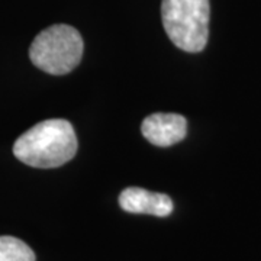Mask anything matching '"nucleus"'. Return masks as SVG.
<instances>
[{
	"mask_svg": "<svg viewBox=\"0 0 261 261\" xmlns=\"http://www.w3.org/2000/svg\"><path fill=\"white\" fill-rule=\"evenodd\" d=\"M141 132L152 145L170 147L185 140L187 121L177 113H152L142 121Z\"/></svg>",
	"mask_w": 261,
	"mask_h": 261,
	"instance_id": "nucleus-4",
	"label": "nucleus"
},
{
	"mask_svg": "<svg viewBox=\"0 0 261 261\" xmlns=\"http://www.w3.org/2000/svg\"><path fill=\"white\" fill-rule=\"evenodd\" d=\"M0 261H35V252L22 240L3 235L0 237Z\"/></svg>",
	"mask_w": 261,
	"mask_h": 261,
	"instance_id": "nucleus-6",
	"label": "nucleus"
},
{
	"mask_svg": "<svg viewBox=\"0 0 261 261\" xmlns=\"http://www.w3.org/2000/svg\"><path fill=\"white\" fill-rule=\"evenodd\" d=\"M161 18L171 42L186 53H200L209 38V0H163Z\"/></svg>",
	"mask_w": 261,
	"mask_h": 261,
	"instance_id": "nucleus-2",
	"label": "nucleus"
},
{
	"mask_svg": "<svg viewBox=\"0 0 261 261\" xmlns=\"http://www.w3.org/2000/svg\"><path fill=\"white\" fill-rule=\"evenodd\" d=\"M119 206L129 214H148L164 218L173 212V202L164 193H154L141 187H128L119 195Z\"/></svg>",
	"mask_w": 261,
	"mask_h": 261,
	"instance_id": "nucleus-5",
	"label": "nucleus"
},
{
	"mask_svg": "<svg viewBox=\"0 0 261 261\" xmlns=\"http://www.w3.org/2000/svg\"><path fill=\"white\" fill-rule=\"evenodd\" d=\"M83 49L80 32L70 25L58 23L38 34L29 48V58L48 74L63 75L80 64Z\"/></svg>",
	"mask_w": 261,
	"mask_h": 261,
	"instance_id": "nucleus-3",
	"label": "nucleus"
},
{
	"mask_svg": "<svg viewBox=\"0 0 261 261\" xmlns=\"http://www.w3.org/2000/svg\"><path fill=\"white\" fill-rule=\"evenodd\" d=\"M77 137L65 119H47L22 134L13 145L15 157L35 168H56L74 159Z\"/></svg>",
	"mask_w": 261,
	"mask_h": 261,
	"instance_id": "nucleus-1",
	"label": "nucleus"
}]
</instances>
